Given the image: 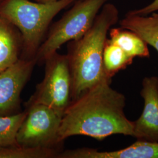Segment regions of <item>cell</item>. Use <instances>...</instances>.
<instances>
[{
    "mask_svg": "<svg viewBox=\"0 0 158 158\" xmlns=\"http://www.w3.org/2000/svg\"><path fill=\"white\" fill-rule=\"evenodd\" d=\"M104 79L72 101L62 116L59 140L85 135L102 141L114 134L132 136L134 122L124 113L126 98Z\"/></svg>",
    "mask_w": 158,
    "mask_h": 158,
    "instance_id": "1",
    "label": "cell"
},
{
    "mask_svg": "<svg viewBox=\"0 0 158 158\" xmlns=\"http://www.w3.org/2000/svg\"><path fill=\"white\" fill-rule=\"evenodd\" d=\"M118 15L116 6L107 2L90 28L78 40L69 42L66 56L72 79L71 102L108 79L103 69V51L108 32L117 23Z\"/></svg>",
    "mask_w": 158,
    "mask_h": 158,
    "instance_id": "2",
    "label": "cell"
},
{
    "mask_svg": "<svg viewBox=\"0 0 158 158\" xmlns=\"http://www.w3.org/2000/svg\"><path fill=\"white\" fill-rule=\"evenodd\" d=\"M76 1L41 3L32 0H5L0 4V16L13 25L21 35V59H35L52 19Z\"/></svg>",
    "mask_w": 158,
    "mask_h": 158,
    "instance_id": "3",
    "label": "cell"
},
{
    "mask_svg": "<svg viewBox=\"0 0 158 158\" xmlns=\"http://www.w3.org/2000/svg\"><path fill=\"white\" fill-rule=\"evenodd\" d=\"M110 0H79L53 25L35 57L36 64L66 44L78 40L90 28L102 7Z\"/></svg>",
    "mask_w": 158,
    "mask_h": 158,
    "instance_id": "4",
    "label": "cell"
},
{
    "mask_svg": "<svg viewBox=\"0 0 158 158\" xmlns=\"http://www.w3.org/2000/svg\"><path fill=\"white\" fill-rule=\"evenodd\" d=\"M45 75L25 106L41 104L63 115L71 102L72 79L66 55L55 52L48 57Z\"/></svg>",
    "mask_w": 158,
    "mask_h": 158,
    "instance_id": "5",
    "label": "cell"
},
{
    "mask_svg": "<svg viewBox=\"0 0 158 158\" xmlns=\"http://www.w3.org/2000/svg\"><path fill=\"white\" fill-rule=\"evenodd\" d=\"M25 110L26 116L17 133L18 145L59 149L63 143L59 137L62 115L41 104L29 106Z\"/></svg>",
    "mask_w": 158,
    "mask_h": 158,
    "instance_id": "6",
    "label": "cell"
},
{
    "mask_svg": "<svg viewBox=\"0 0 158 158\" xmlns=\"http://www.w3.org/2000/svg\"><path fill=\"white\" fill-rule=\"evenodd\" d=\"M36 64L35 59H20L0 72V117L21 112V94Z\"/></svg>",
    "mask_w": 158,
    "mask_h": 158,
    "instance_id": "7",
    "label": "cell"
},
{
    "mask_svg": "<svg viewBox=\"0 0 158 158\" xmlns=\"http://www.w3.org/2000/svg\"><path fill=\"white\" fill-rule=\"evenodd\" d=\"M140 93L144 105L141 116L134 122L132 137L158 142V77H145Z\"/></svg>",
    "mask_w": 158,
    "mask_h": 158,
    "instance_id": "8",
    "label": "cell"
},
{
    "mask_svg": "<svg viewBox=\"0 0 158 158\" xmlns=\"http://www.w3.org/2000/svg\"><path fill=\"white\" fill-rule=\"evenodd\" d=\"M57 158H158V142L138 140L124 149L104 152L83 148L61 151Z\"/></svg>",
    "mask_w": 158,
    "mask_h": 158,
    "instance_id": "9",
    "label": "cell"
},
{
    "mask_svg": "<svg viewBox=\"0 0 158 158\" xmlns=\"http://www.w3.org/2000/svg\"><path fill=\"white\" fill-rule=\"evenodd\" d=\"M22 49L23 40L19 31L0 16V72L21 59Z\"/></svg>",
    "mask_w": 158,
    "mask_h": 158,
    "instance_id": "10",
    "label": "cell"
},
{
    "mask_svg": "<svg viewBox=\"0 0 158 158\" xmlns=\"http://www.w3.org/2000/svg\"><path fill=\"white\" fill-rule=\"evenodd\" d=\"M119 24L121 28L137 34L158 52V14L143 16L127 12Z\"/></svg>",
    "mask_w": 158,
    "mask_h": 158,
    "instance_id": "11",
    "label": "cell"
},
{
    "mask_svg": "<svg viewBox=\"0 0 158 158\" xmlns=\"http://www.w3.org/2000/svg\"><path fill=\"white\" fill-rule=\"evenodd\" d=\"M109 34V40L119 46L131 57H150L148 44L135 32L121 27L110 29Z\"/></svg>",
    "mask_w": 158,
    "mask_h": 158,
    "instance_id": "12",
    "label": "cell"
},
{
    "mask_svg": "<svg viewBox=\"0 0 158 158\" xmlns=\"http://www.w3.org/2000/svg\"><path fill=\"white\" fill-rule=\"evenodd\" d=\"M133 58L127 55L119 46L107 39L103 51L102 63L104 73L108 79L131 64Z\"/></svg>",
    "mask_w": 158,
    "mask_h": 158,
    "instance_id": "13",
    "label": "cell"
},
{
    "mask_svg": "<svg viewBox=\"0 0 158 158\" xmlns=\"http://www.w3.org/2000/svg\"><path fill=\"white\" fill-rule=\"evenodd\" d=\"M26 111L0 117V148L18 146L17 135L26 116Z\"/></svg>",
    "mask_w": 158,
    "mask_h": 158,
    "instance_id": "14",
    "label": "cell"
},
{
    "mask_svg": "<svg viewBox=\"0 0 158 158\" xmlns=\"http://www.w3.org/2000/svg\"><path fill=\"white\" fill-rule=\"evenodd\" d=\"M60 152L59 149L54 148L18 145L0 148V158H57Z\"/></svg>",
    "mask_w": 158,
    "mask_h": 158,
    "instance_id": "15",
    "label": "cell"
},
{
    "mask_svg": "<svg viewBox=\"0 0 158 158\" xmlns=\"http://www.w3.org/2000/svg\"><path fill=\"white\" fill-rule=\"evenodd\" d=\"M157 11H158V0H154L152 3L143 8L130 11L128 13L134 15L146 16Z\"/></svg>",
    "mask_w": 158,
    "mask_h": 158,
    "instance_id": "16",
    "label": "cell"
},
{
    "mask_svg": "<svg viewBox=\"0 0 158 158\" xmlns=\"http://www.w3.org/2000/svg\"><path fill=\"white\" fill-rule=\"evenodd\" d=\"M35 2H41V3H48V2H55L58 0H32Z\"/></svg>",
    "mask_w": 158,
    "mask_h": 158,
    "instance_id": "17",
    "label": "cell"
},
{
    "mask_svg": "<svg viewBox=\"0 0 158 158\" xmlns=\"http://www.w3.org/2000/svg\"><path fill=\"white\" fill-rule=\"evenodd\" d=\"M2 2V0H0V4Z\"/></svg>",
    "mask_w": 158,
    "mask_h": 158,
    "instance_id": "18",
    "label": "cell"
}]
</instances>
